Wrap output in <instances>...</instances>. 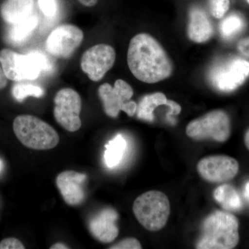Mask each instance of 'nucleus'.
Returning <instances> with one entry per match:
<instances>
[{
	"label": "nucleus",
	"mask_w": 249,
	"mask_h": 249,
	"mask_svg": "<svg viewBox=\"0 0 249 249\" xmlns=\"http://www.w3.org/2000/svg\"><path fill=\"white\" fill-rule=\"evenodd\" d=\"M7 77L5 75L2 68L0 67V90L4 89L7 85Z\"/></svg>",
	"instance_id": "nucleus-28"
},
{
	"label": "nucleus",
	"mask_w": 249,
	"mask_h": 249,
	"mask_svg": "<svg viewBox=\"0 0 249 249\" xmlns=\"http://www.w3.org/2000/svg\"><path fill=\"white\" fill-rule=\"evenodd\" d=\"M210 9L214 18L221 19L230 7V0H209Z\"/></svg>",
	"instance_id": "nucleus-23"
},
{
	"label": "nucleus",
	"mask_w": 249,
	"mask_h": 249,
	"mask_svg": "<svg viewBox=\"0 0 249 249\" xmlns=\"http://www.w3.org/2000/svg\"><path fill=\"white\" fill-rule=\"evenodd\" d=\"M196 170L205 181L223 183L232 179L237 175L239 163L229 156H209L198 162Z\"/></svg>",
	"instance_id": "nucleus-12"
},
{
	"label": "nucleus",
	"mask_w": 249,
	"mask_h": 249,
	"mask_svg": "<svg viewBox=\"0 0 249 249\" xmlns=\"http://www.w3.org/2000/svg\"><path fill=\"white\" fill-rule=\"evenodd\" d=\"M213 34V27L206 12L194 6L189 11V21L188 24V36L196 43L207 42Z\"/></svg>",
	"instance_id": "nucleus-15"
},
{
	"label": "nucleus",
	"mask_w": 249,
	"mask_h": 249,
	"mask_svg": "<svg viewBox=\"0 0 249 249\" xmlns=\"http://www.w3.org/2000/svg\"><path fill=\"white\" fill-rule=\"evenodd\" d=\"M14 130L24 146L34 150H50L60 142L58 132L50 124L34 116H18L14 120Z\"/></svg>",
	"instance_id": "nucleus-4"
},
{
	"label": "nucleus",
	"mask_w": 249,
	"mask_h": 249,
	"mask_svg": "<svg viewBox=\"0 0 249 249\" xmlns=\"http://www.w3.org/2000/svg\"><path fill=\"white\" fill-rule=\"evenodd\" d=\"M127 65L132 74L145 83H158L173 73V64L158 41L147 34H139L129 42Z\"/></svg>",
	"instance_id": "nucleus-1"
},
{
	"label": "nucleus",
	"mask_w": 249,
	"mask_h": 249,
	"mask_svg": "<svg viewBox=\"0 0 249 249\" xmlns=\"http://www.w3.org/2000/svg\"><path fill=\"white\" fill-rule=\"evenodd\" d=\"M115 60L114 49L110 45L101 44L90 47L83 53L80 66L90 80L98 82L112 68Z\"/></svg>",
	"instance_id": "nucleus-11"
},
{
	"label": "nucleus",
	"mask_w": 249,
	"mask_h": 249,
	"mask_svg": "<svg viewBox=\"0 0 249 249\" xmlns=\"http://www.w3.org/2000/svg\"><path fill=\"white\" fill-rule=\"evenodd\" d=\"M239 222L235 215L216 211L204 219L198 249H232L238 245Z\"/></svg>",
	"instance_id": "nucleus-2"
},
{
	"label": "nucleus",
	"mask_w": 249,
	"mask_h": 249,
	"mask_svg": "<svg viewBox=\"0 0 249 249\" xmlns=\"http://www.w3.org/2000/svg\"><path fill=\"white\" fill-rule=\"evenodd\" d=\"M214 199L224 210L237 211L242 209V201L240 195L233 186L224 184L214 191Z\"/></svg>",
	"instance_id": "nucleus-19"
},
{
	"label": "nucleus",
	"mask_w": 249,
	"mask_h": 249,
	"mask_svg": "<svg viewBox=\"0 0 249 249\" xmlns=\"http://www.w3.org/2000/svg\"><path fill=\"white\" fill-rule=\"evenodd\" d=\"M244 196H245V199L249 202V181L246 183L245 186V191H244Z\"/></svg>",
	"instance_id": "nucleus-31"
},
{
	"label": "nucleus",
	"mask_w": 249,
	"mask_h": 249,
	"mask_svg": "<svg viewBox=\"0 0 249 249\" xmlns=\"http://www.w3.org/2000/svg\"><path fill=\"white\" fill-rule=\"evenodd\" d=\"M245 143L246 146H247V148L249 149V129L246 132L245 136Z\"/></svg>",
	"instance_id": "nucleus-32"
},
{
	"label": "nucleus",
	"mask_w": 249,
	"mask_h": 249,
	"mask_svg": "<svg viewBox=\"0 0 249 249\" xmlns=\"http://www.w3.org/2000/svg\"><path fill=\"white\" fill-rule=\"evenodd\" d=\"M98 93L102 101L103 109L109 117H117L120 111H124L129 116L135 114L137 103L130 101L133 96V89L124 80H116L114 88L109 83H104L98 88Z\"/></svg>",
	"instance_id": "nucleus-7"
},
{
	"label": "nucleus",
	"mask_w": 249,
	"mask_h": 249,
	"mask_svg": "<svg viewBox=\"0 0 249 249\" xmlns=\"http://www.w3.org/2000/svg\"><path fill=\"white\" fill-rule=\"evenodd\" d=\"M88 177L85 174L67 170L59 174L56 185L64 200L70 206H78L84 201V185Z\"/></svg>",
	"instance_id": "nucleus-13"
},
{
	"label": "nucleus",
	"mask_w": 249,
	"mask_h": 249,
	"mask_svg": "<svg viewBox=\"0 0 249 249\" xmlns=\"http://www.w3.org/2000/svg\"><path fill=\"white\" fill-rule=\"evenodd\" d=\"M127 149V142L121 134H118L106 145L104 160L106 166L114 168L120 164Z\"/></svg>",
	"instance_id": "nucleus-20"
},
{
	"label": "nucleus",
	"mask_w": 249,
	"mask_h": 249,
	"mask_svg": "<svg viewBox=\"0 0 249 249\" xmlns=\"http://www.w3.org/2000/svg\"><path fill=\"white\" fill-rule=\"evenodd\" d=\"M110 249H142V245L137 239L133 237H129L120 241L115 245L111 246Z\"/></svg>",
	"instance_id": "nucleus-25"
},
{
	"label": "nucleus",
	"mask_w": 249,
	"mask_h": 249,
	"mask_svg": "<svg viewBox=\"0 0 249 249\" xmlns=\"http://www.w3.org/2000/svg\"><path fill=\"white\" fill-rule=\"evenodd\" d=\"M0 63L8 79L16 82L36 80L42 72L51 69L47 57L37 51L19 54L11 49H2Z\"/></svg>",
	"instance_id": "nucleus-3"
},
{
	"label": "nucleus",
	"mask_w": 249,
	"mask_h": 249,
	"mask_svg": "<svg viewBox=\"0 0 249 249\" xmlns=\"http://www.w3.org/2000/svg\"><path fill=\"white\" fill-rule=\"evenodd\" d=\"M133 212L138 222L150 231H158L165 227L170 214L168 196L159 191H147L134 201Z\"/></svg>",
	"instance_id": "nucleus-5"
},
{
	"label": "nucleus",
	"mask_w": 249,
	"mask_h": 249,
	"mask_svg": "<svg viewBox=\"0 0 249 249\" xmlns=\"http://www.w3.org/2000/svg\"><path fill=\"white\" fill-rule=\"evenodd\" d=\"M39 8L46 17L53 18L58 11L57 0H37Z\"/></svg>",
	"instance_id": "nucleus-24"
},
{
	"label": "nucleus",
	"mask_w": 249,
	"mask_h": 249,
	"mask_svg": "<svg viewBox=\"0 0 249 249\" xmlns=\"http://www.w3.org/2000/svg\"><path fill=\"white\" fill-rule=\"evenodd\" d=\"M247 2H248V4H249V0H247Z\"/></svg>",
	"instance_id": "nucleus-34"
},
{
	"label": "nucleus",
	"mask_w": 249,
	"mask_h": 249,
	"mask_svg": "<svg viewBox=\"0 0 249 249\" xmlns=\"http://www.w3.org/2000/svg\"><path fill=\"white\" fill-rule=\"evenodd\" d=\"M2 168H3L2 162H1V160H0V171H1V170H2Z\"/></svg>",
	"instance_id": "nucleus-33"
},
{
	"label": "nucleus",
	"mask_w": 249,
	"mask_h": 249,
	"mask_svg": "<svg viewBox=\"0 0 249 249\" xmlns=\"http://www.w3.org/2000/svg\"><path fill=\"white\" fill-rule=\"evenodd\" d=\"M249 76V62L242 58H231L218 63L210 70L211 85L222 92H230L241 86Z\"/></svg>",
	"instance_id": "nucleus-8"
},
{
	"label": "nucleus",
	"mask_w": 249,
	"mask_h": 249,
	"mask_svg": "<svg viewBox=\"0 0 249 249\" xmlns=\"http://www.w3.org/2000/svg\"><path fill=\"white\" fill-rule=\"evenodd\" d=\"M51 249H70L67 245H64V244L60 243V242H58V243L55 244V245H52V247L50 248Z\"/></svg>",
	"instance_id": "nucleus-30"
},
{
	"label": "nucleus",
	"mask_w": 249,
	"mask_h": 249,
	"mask_svg": "<svg viewBox=\"0 0 249 249\" xmlns=\"http://www.w3.org/2000/svg\"><path fill=\"white\" fill-rule=\"evenodd\" d=\"M83 38L84 34L79 27L62 24L49 34L46 48L49 53L57 58H69L81 45Z\"/></svg>",
	"instance_id": "nucleus-10"
},
{
	"label": "nucleus",
	"mask_w": 249,
	"mask_h": 249,
	"mask_svg": "<svg viewBox=\"0 0 249 249\" xmlns=\"http://www.w3.org/2000/svg\"><path fill=\"white\" fill-rule=\"evenodd\" d=\"M25 248L22 242L16 238L4 239L0 242V249H24Z\"/></svg>",
	"instance_id": "nucleus-26"
},
{
	"label": "nucleus",
	"mask_w": 249,
	"mask_h": 249,
	"mask_svg": "<svg viewBox=\"0 0 249 249\" xmlns=\"http://www.w3.org/2000/svg\"><path fill=\"white\" fill-rule=\"evenodd\" d=\"M98 0H78L80 4L87 7H92L97 4Z\"/></svg>",
	"instance_id": "nucleus-29"
},
{
	"label": "nucleus",
	"mask_w": 249,
	"mask_h": 249,
	"mask_svg": "<svg viewBox=\"0 0 249 249\" xmlns=\"http://www.w3.org/2000/svg\"><path fill=\"white\" fill-rule=\"evenodd\" d=\"M34 6L35 0H4L0 13L5 22L11 25L30 17Z\"/></svg>",
	"instance_id": "nucleus-16"
},
{
	"label": "nucleus",
	"mask_w": 249,
	"mask_h": 249,
	"mask_svg": "<svg viewBox=\"0 0 249 249\" xmlns=\"http://www.w3.org/2000/svg\"><path fill=\"white\" fill-rule=\"evenodd\" d=\"M237 49L241 54L249 57V37H245L238 42Z\"/></svg>",
	"instance_id": "nucleus-27"
},
{
	"label": "nucleus",
	"mask_w": 249,
	"mask_h": 249,
	"mask_svg": "<svg viewBox=\"0 0 249 249\" xmlns=\"http://www.w3.org/2000/svg\"><path fill=\"white\" fill-rule=\"evenodd\" d=\"M117 219L118 213L115 210L111 208L103 209L89 221V232L99 242L110 243L119 235V229L116 224Z\"/></svg>",
	"instance_id": "nucleus-14"
},
{
	"label": "nucleus",
	"mask_w": 249,
	"mask_h": 249,
	"mask_svg": "<svg viewBox=\"0 0 249 249\" xmlns=\"http://www.w3.org/2000/svg\"><path fill=\"white\" fill-rule=\"evenodd\" d=\"M171 100H168L164 93L156 92L145 95L137 106V117L142 121L152 122L155 119L154 111L160 106L169 107Z\"/></svg>",
	"instance_id": "nucleus-17"
},
{
	"label": "nucleus",
	"mask_w": 249,
	"mask_h": 249,
	"mask_svg": "<svg viewBox=\"0 0 249 249\" xmlns=\"http://www.w3.org/2000/svg\"><path fill=\"white\" fill-rule=\"evenodd\" d=\"M186 132L188 137L198 142L212 139L217 142H225L231 132L230 118L225 111L220 109L211 111L190 122Z\"/></svg>",
	"instance_id": "nucleus-6"
},
{
	"label": "nucleus",
	"mask_w": 249,
	"mask_h": 249,
	"mask_svg": "<svg viewBox=\"0 0 249 249\" xmlns=\"http://www.w3.org/2000/svg\"><path fill=\"white\" fill-rule=\"evenodd\" d=\"M55 121L69 132H76L82 125L80 114L82 100L79 93L71 88L60 89L54 98Z\"/></svg>",
	"instance_id": "nucleus-9"
},
{
	"label": "nucleus",
	"mask_w": 249,
	"mask_h": 249,
	"mask_svg": "<svg viewBox=\"0 0 249 249\" xmlns=\"http://www.w3.org/2000/svg\"><path fill=\"white\" fill-rule=\"evenodd\" d=\"M39 17L34 13L30 17L11 24L6 35V38L10 43L14 45H20L32 35L36 27L38 25Z\"/></svg>",
	"instance_id": "nucleus-18"
},
{
	"label": "nucleus",
	"mask_w": 249,
	"mask_h": 249,
	"mask_svg": "<svg viewBox=\"0 0 249 249\" xmlns=\"http://www.w3.org/2000/svg\"><path fill=\"white\" fill-rule=\"evenodd\" d=\"M245 27L243 17L238 14H231L221 22L219 31L224 39H231L243 30Z\"/></svg>",
	"instance_id": "nucleus-21"
},
{
	"label": "nucleus",
	"mask_w": 249,
	"mask_h": 249,
	"mask_svg": "<svg viewBox=\"0 0 249 249\" xmlns=\"http://www.w3.org/2000/svg\"><path fill=\"white\" fill-rule=\"evenodd\" d=\"M14 98L19 102H22L29 96L40 98L45 94V90L40 86L31 84H17L12 89Z\"/></svg>",
	"instance_id": "nucleus-22"
}]
</instances>
